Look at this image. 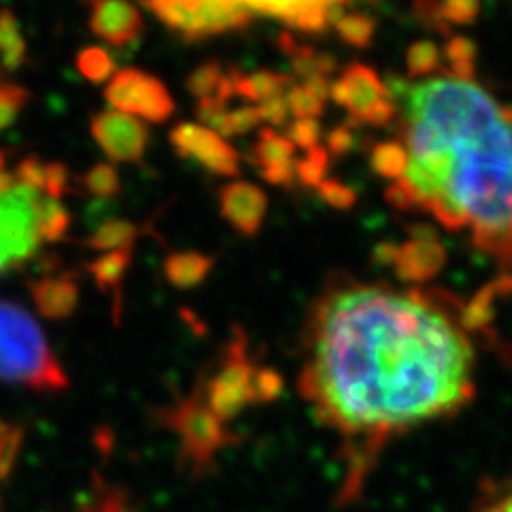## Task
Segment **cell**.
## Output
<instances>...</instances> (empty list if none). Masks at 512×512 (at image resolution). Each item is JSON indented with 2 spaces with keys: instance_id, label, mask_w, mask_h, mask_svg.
I'll use <instances>...</instances> for the list:
<instances>
[{
  "instance_id": "5b68a950",
  "label": "cell",
  "mask_w": 512,
  "mask_h": 512,
  "mask_svg": "<svg viewBox=\"0 0 512 512\" xmlns=\"http://www.w3.org/2000/svg\"><path fill=\"white\" fill-rule=\"evenodd\" d=\"M146 9H150L169 30L178 32L188 41L244 30L254 20L246 3H229V0H212V3L171 0V3H148Z\"/></svg>"
},
{
  "instance_id": "5bb4252c",
  "label": "cell",
  "mask_w": 512,
  "mask_h": 512,
  "mask_svg": "<svg viewBox=\"0 0 512 512\" xmlns=\"http://www.w3.org/2000/svg\"><path fill=\"white\" fill-rule=\"evenodd\" d=\"M90 28L114 47H126L137 43L143 35V18L137 7L128 3H90Z\"/></svg>"
},
{
  "instance_id": "4fadbf2b",
  "label": "cell",
  "mask_w": 512,
  "mask_h": 512,
  "mask_svg": "<svg viewBox=\"0 0 512 512\" xmlns=\"http://www.w3.org/2000/svg\"><path fill=\"white\" fill-rule=\"evenodd\" d=\"M220 214L231 227L246 237L261 231L267 214V195L254 184L233 182L220 190Z\"/></svg>"
},
{
  "instance_id": "603a6c76",
  "label": "cell",
  "mask_w": 512,
  "mask_h": 512,
  "mask_svg": "<svg viewBox=\"0 0 512 512\" xmlns=\"http://www.w3.org/2000/svg\"><path fill=\"white\" fill-rule=\"evenodd\" d=\"M472 512H512V480L487 478L480 483Z\"/></svg>"
},
{
  "instance_id": "cb8c5ba5",
  "label": "cell",
  "mask_w": 512,
  "mask_h": 512,
  "mask_svg": "<svg viewBox=\"0 0 512 512\" xmlns=\"http://www.w3.org/2000/svg\"><path fill=\"white\" fill-rule=\"evenodd\" d=\"M77 71L82 73L88 82L103 84L111 75H116V62L103 47H86L77 54Z\"/></svg>"
},
{
  "instance_id": "7402d4cb",
  "label": "cell",
  "mask_w": 512,
  "mask_h": 512,
  "mask_svg": "<svg viewBox=\"0 0 512 512\" xmlns=\"http://www.w3.org/2000/svg\"><path fill=\"white\" fill-rule=\"evenodd\" d=\"M71 214L60 201L39 197V237L43 242H60L69 233Z\"/></svg>"
},
{
  "instance_id": "8d00e7d4",
  "label": "cell",
  "mask_w": 512,
  "mask_h": 512,
  "mask_svg": "<svg viewBox=\"0 0 512 512\" xmlns=\"http://www.w3.org/2000/svg\"><path fill=\"white\" fill-rule=\"evenodd\" d=\"M227 101L216 99V96H210V99H201L197 103V118L207 126V128H214L216 122L227 114Z\"/></svg>"
},
{
  "instance_id": "484cf974",
  "label": "cell",
  "mask_w": 512,
  "mask_h": 512,
  "mask_svg": "<svg viewBox=\"0 0 512 512\" xmlns=\"http://www.w3.org/2000/svg\"><path fill=\"white\" fill-rule=\"evenodd\" d=\"M284 101L288 114L295 120H316L325 111V99H320L310 88L303 84H293L286 90Z\"/></svg>"
},
{
  "instance_id": "7c38bea8",
  "label": "cell",
  "mask_w": 512,
  "mask_h": 512,
  "mask_svg": "<svg viewBox=\"0 0 512 512\" xmlns=\"http://www.w3.org/2000/svg\"><path fill=\"white\" fill-rule=\"evenodd\" d=\"M252 15L276 18L306 35H320L329 26H335L346 13V5L340 3H246Z\"/></svg>"
},
{
  "instance_id": "74e56055",
  "label": "cell",
  "mask_w": 512,
  "mask_h": 512,
  "mask_svg": "<svg viewBox=\"0 0 512 512\" xmlns=\"http://www.w3.org/2000/svg\"><path fill=\"white\" fill-rule=\"evenodd\" d=\"M259 111H261V120L271 126H284L288 116H291L288 114L284 96H276V99H269V101L261 103Z\"/></svg>"
},
{
  "instance_id": "2e32d148",
  "label": "cell",
  "mask_w": 512,
  "mask_h": 512,
  "mask_svg": "<svg viewBox=\"0 0 512 512\" xmlns=\"http://www.w3.org/2000/svg\"><path fill=\"white\" fill-rule=\"evenodd\" d=\"M32 288V301L37 310L52 320L69 318L79 303V284L71 274H52L37 280Z\"/></svg>"
},
{
  "instance_id": "d590c367",
  "label": "cell",
  "mask_w": 512,
  "mask_h": 512,
  "mask_svg": "<svg viewBox=\"0 0 512 512\" xmlns=\"http://www.w3.org/2000/svg\"><path fill=\"white\" fill-rule=\"evenodd\" d=\"M318 195L333 207H350L355 203V192L338 180H325L318 186Z\"/></svg>"
},
{
  "instance_id": "ab89813d",
  "label": "cell",
  "mask_w": 512,
  "mask_h": 512,
  "mask_svg": "<svg viewBox=\"0 0 512 512\" xmlns=\"http://www.w3.org/2000/svg\"><path fill=\"white\" fill-rule=\"evenodd\" d=\"M3 171H5V154L0 152V173H3Z\"/></svg>"
},
{
  "instance_id": "52a82bcc",
  "label": "cell",
  "mask_w": 512,
  "mask_h": 512,
  "mask_svg": "<svg viewBox=\"0 0 512 512\" xmlns=\"http://www.w3.org/2000/svg\"><path fill=\"white\" fill-rule=\"evenodd\" d=\"M256 367L246 352V340H231L220 370L205 380V391L201 393L205 406L227 425L237 419L248 406L256 404L254 376Z\"/></svg>"
},
{
  "instance_id": "44dd1931",
  "label": "cell",
  "mask_w": 512,
  "mask_h": 512,
  "mask_svg": "<svg viewBox=\"0 0 512 512\" xmlns=\"http://www.w3.org/2000/svg\"><path fill=\"white\" fill-rule=\"evenodd\" d=\"M26 60V41L18 18L11 11H0V64L5 69H20Z\"/></svg>"
},
{
  "instance_id": "1f68e13d",
  "label": "cell",
  "mask_w": 512,
  "mask_h": 512,
  "mask_svg": "<svg viewBox=\"0 0 512 512\" xmlns=\"http://www.w3.org/2000/svg\"><path fill=\"white\" fill-rule=\"evenodd\" d=\"M284 391V380L282 376L271 370V367H259L254 376V393H256V404H271L274 399L280 397Z\"/></svg>"
},
{
  "instance_id": "f546056e",
  "label": "cell",
  "mask_w": 512,
  "mask_h": 512,
  "mask_svg": "<svg viewBox=\"0 0 512 512\" xmlns=\"http://www.w3.org/2000/svg\"><path fill=\"white\" fill-rule=\"evenodd\" d=\"M84 188L90 192V195L99 197V199H111L120 192V178L118 171L107 165H94L90 171L84 175Z\"/></svg>"
},
{
  "instance_id": "d6986e66",
  "label": "cell",
  "mask_w": 512,
  "mask_h": 512,
  "mask_svg": "<svg viewBox=\"0 0 512 512\" xmlns=\"http://www.w3.org/2000/svg\"><path fill=\"white\" fill-rule=\"evenodd\" d=\"M133 261V248L128 250H116V252H107L99 259H94L88 263V274L96 288L103 293H120V286L124 282V276L128 267H131Z\"/></svg>"
},
{
  "instance_id": "f1b7e54d",
  "label": "cell",
  "mask_w": 512,
  "mask_h": 512,
  "mask_svg": "<svg viewBox=\"0 0 512 512\" xmlns=\"http://www.w3.org/2000/svg\"><path fill=\"white\" fill-rule=\"evenodd\" d=\"M374 20L370 15H361V13H344L342 18L335 22V28H338L340 37L355 47H365L372 41L374 35Z\"/></svg>"
},
{
  "instance_id": "8992f818",
  "label": "cell",
  "mask_w": 512,
  "mask_h": 512,
  "mask_svg": "<svg viewBox=\"0 0 512 512\" xmlns=\"http://www.w3.org/2000/svg\"><path fill=\"white\" fill-rule=\"evenodd\" d=\"M39 197L20 184L0 192V274L26 263L39 250Z\"/></svg>"
},
{
  "instance_id": "7a4b0ae2",
  "label": "cell",
  "mask_w": 512,
  "mask_h": 512,
  "mask_svg": "<svg viewBox=\"0 0 512 512\" xmlns=\"http://www.w3.org/2000/svg\"><path fill=\"white\" fill-rule=\"evenodd\" d=\"M387 86L393 135L372 150L387 199L512 267V107L480 79L474 47L414 45Z\"/></svg>"
},
{
  "instance_id": "8fae6325",
  "label": "cell",
  "mask_w": 512,
  "mask_h": 512,
  "mask_svg": "<svg viewBox=\"0 0 512 512\" xmlns=\"http://www.w3.org/2000/svg\"><path fill=\"white\" fill-rule=\"evenodd\" d=\"M90 133L96 146L114 163H137L150 143L146 124L114 109L96 114L90 122Z\"/></svg>"
},
{
  "instance_id": "d4e9b609",
  "label": "cell",
  "mask_w": 512,
  "mask_h": 512,
  "mask_svg": "<svg viewBox=\"0 0 512 512\" xmlns=\"http://www.w3.org/2000/svg\"><path fill=\"white\" fill-rule=\"evenodd\" d=\"M261 120V111L256 105H244L239 109H231L224 114L212 131H216L222 139L227 137H237V135H246L250 131H254L259 126Z\"/></svg>"
},
{
  "instance_id": "e0dca14e",
  "label": "cell",
  "mask_w": 512,
  "mask_h": 512,
  "mask_svg": "<svg viewBox=\"0 0 512 512\" xmlns=\"http://www.w3.org/2000/svg\"><path fill=\"white\" fill-rule=\"evenodd\" d=\"M233 82H235V96H242L244 101L250 103H265L276 96H284L286 90L293 86L291 75L276 73V71H256L244 75L242 71L233 69Z\"/></svg>"
},
{
  "instance_id": "4dcf8cb0",
  "label": "cell",
  "mask_w": 512,
  "mask_h": 512,
  "mask_svg": "<svg viewBox=\"0 0 512 512\" xmlns=\"http://www.w3.org/2000/svg\"><path fill=\"white\" fill-rule=\"evenodd\" d=\"M30 103V92L24 86L7 84L0 86V131H5L15 120L20 111Z\"/></svg>"
},
{
  "instance_id": "d6a6232c",
  "label": "cell",
  "mask_w": 512,
  "mask_h": 512,
  "mask_svg": "<svg viewBox=\"0 0 512 512\" xmlns=\"http://www.w3.org/2000/svg\"><path fill=\"white\" fill-rule=\"evenodd\" d=\"M13 175H15V182H18L20 186H24L28 190H35V192H39V195L45 188V163H41L37 156L24 158L18 171H15Z\"/></svg>"
},
{
  "instance_id": "ac0fdd59",
  "label": "cell",
  "mask_w": 512,
  "mask_h": 512,
  "mask_svg": "<svg viewBox=\"0 0 512 512\" xmlns=\"http://www.w3.org/2000/svg\"><path fill=\"white\" fill-rule=\"evenodd\" d=\"M214 259L201 252H173L165 261V278L175 288L199 286L212 274Z\"/></svg>"
},
{
  "instance_id": "f35d334b",
  "label": "cell",
  "mask_w": 512,
  "mask_h": 512,
  "mask_svg": "<svg viewBox=\"0 0 512 512\" xmlns=\"http://www.w3.org/2000/svg\"><path fill=\"white\" fill-rule=\"evenodd\" d=\"M352 141H355V135H352L346 126L333 128L327 137V152L331 154H346L352 148Z\"/></svg>"
},
{
  "instance_id": "836d02e7",
  "label": "cell",
  "mask_w": 512,
  "mask_h": 512,
  "mask_svg": "<svg viewBox=\"0 0 512 512\" xmlns=\"http://www.w3.org/2000/svg\"><path fill=\"white\" fill-rule=\"evenodd\" d=\"M318 139H320L318 120H295L291 126H288V141H291L295 148L310 152L318 148Z\"/></svg>"
},
{
  "instance_id": "ffe728a7",
  "label": "cell",
  "mask_w": 512,
  "mask_h": 512,
  "mask_svg": "<svg viewBox=\"0 0 512 512\" xmlns=\"http://www.w3.org/2000/svg\"><path fill=\"white\" fill-rule=\"evenodd\" d=\"M137 239V227L128 220H105L96 227V231L86 239V246L96 252H116V250H128L133 248Z\"/></svg>"
},
{
  "instance_id": "9c48e42d",
  "label": "cell",
  "mask_w": 512,
  "mask_h": 512,
  "mask_svg": "<svg viewBox=\"0 0 512 512\" xmlns=\"http://www.w3.org/2000/svg\"><path fill=\"white\" fill-rule=\"evenodd\" d=\"M105 101L120 114L165 122L175 111L173 96L158 77L141 69L118 71L105 88Z\"/></svg>"
},
{
  "instance_id": "4316f807",
  "label": "cell",
  "mask_w": 512,
  "mask_h": 512,
  "mask_svg": "<svg viewBox=\"0 0 512 512\" xmlns=\"http://www.w3.org/2000/svg\"><path fill=\"white\" fill-rule=\"evenodd\" d=\"M22 451V429L0 421V485L7 483ZM3 508V504H0Z\"/></svg>"
},
{
  "instance_id": "ba28073f",
  "label": "cell",
  "mask_w": 512,
  "mask_h": 512,
  "mask_svg": "<svg viewBox=\"0 0 512 512\" xmlns=\"http://www.w3.org/2000/svg\"><path fill=\"white\" fill-rule=\"evenodd\" d=\"M331 99L342 105L350 120L370 124V126H387L393 116V101L387 82H380L374 69L365 64H350L329 90Z\"/></svg>"
},
{
  "instance_id": "30bf717a",
  "label": "cell",
  "mask_w": 512,
  "mask_h": 512,
  "mask_svg": "<svg viewBox=\"0 0 512 512\" xmlns=\"http://www.w3.org/2000/svg\"><path fill=\"white\" fill-rule=\"evenodd\" d=\"M171 146L182 158L195 160L203 169L222 178L239 173V154L227 139L201 124L184 122L171 131Z\"/></svg>"
},
{
  "instance_id": "9a60e30c",
  "label": "cell",
  "mask_w": 512,
  "mask_h": 512,
  "mask_svg": "<svg viewBox=\"0 0 512 512\" xmlns=\"http://www.w3.org/2000/svg\"><path fill=\"white\" fill-rule=\"evenodd\" d=\"M252 165L274 186H291L295 180V146L274 128H263L252 146Z\"/></svg>"
},
{
  "instance_id": "e575fe53",
  "label": "cell",
  "mask_w": 512,
  "mask_h": 512,
  "mask_svg": "<svg viewBox=\"0 0 512 512\" xmlns=\"http://www.w3.org/2000/svg\"><path fill=\"white\" fill-rule=\"evenodd\" d=\"M69 190V169L62 163H47L45 165V197L60 199Z\"/></svg>"
},
{
  "instance_id": "3957f363",
  "label": "cell",
  "mask_w": 512,
  "mask_h": 512,
  "mask_svg": "<svg viewBox=\"0 0 512 512\" xmlns=\"http://www.w3.org/2000/svg\"><path fill=\"white\" fill-rule=\"evenodd\" d=\"M0 380L39 393H56L69 387L67 372L62 370L37 320L5 301H0Z\"/></svg>"
},
{
  "instance_id": "6da1fadb",
  "label": "cell",
  "mask_w": 512,
  "mask_h": 512,
  "mask_svg": "<svg viewBox=\"0 0 512 512\" xmlns=\"http://www.w3.org/2000/svg\"><path fill=\"white\" fill-rule=\"evenodd\" d=\"M299 391L342 442V504L357 500L380 453L459 414L476 393L470 323L444 295L387 282H340L306 327Z\"/></svg>"
},
{
  "instance_id": "83f0119b",
  "label": "cell",
  "mask_w": 512,
  "mask_h": 512,
  "mask_svg": "<svg viewBox=\"0 0 512 512\" xmlns=\"http://www.w3.org/2000/svg\"><path fill=\"white\" fill-rule=\"evenodd\" d=\"M329 167V152L325 148H314L308 152L306 158H301L295 163V178L301 186L318 188L325 182V173Z\"/></svg>"
},
{
  "instance_id": "277c9868",
  "label": "cell",
  "mask_w": 512,
  "mask_h": 512,
  "mask_svg": "<svg viewBox=\"0 0 512 512\" xmlns=\"http://www.w3.org/2000/svg\"><path fill=\"white\" fill-rule=\"evenodd\" d=\"M165 425L180 440V459L195 472H207L222 451L235 438L229 427L205 406L201 391L180 399L165 412Z\"/></svg>"
}]
</instances>
